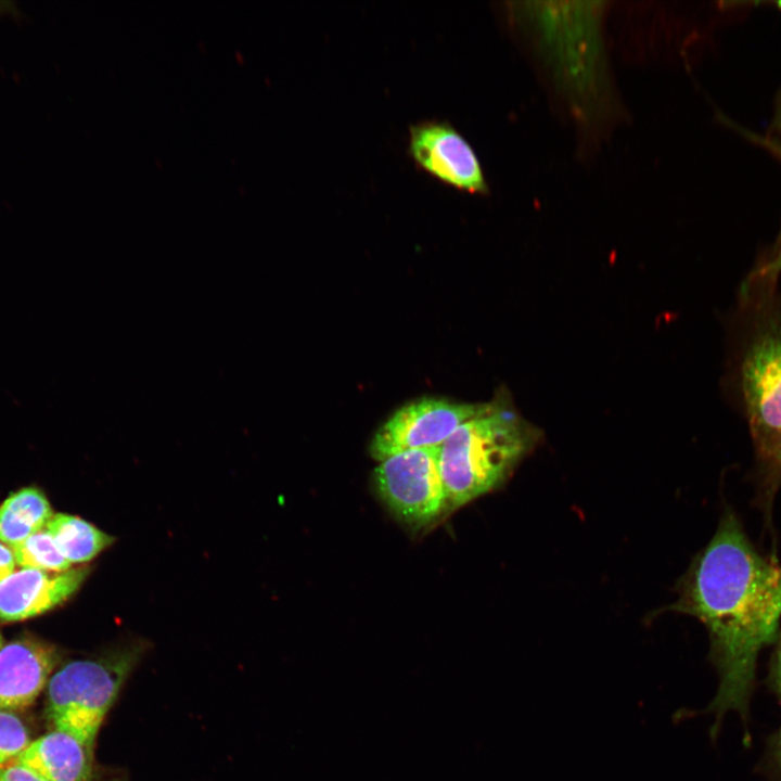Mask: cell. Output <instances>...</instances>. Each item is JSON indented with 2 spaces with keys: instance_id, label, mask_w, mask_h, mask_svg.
Returning a JSON list of instances; mask_svg holds the SVG:
<instances>
[{
  "instance_id": "24",
  "label": "cell",
  "mask_w": 781,
  "mask_h": 781,
  "mask_svg": "<svg viewBox=\"0 0 781 781\" xmlns=\"http://www.w3.org/2000/svg\"><path fill=\"white\" fill-rule=\"evenodd\" d=\"M4 644V639L2 637V633L0 632V650L3 648Z\"/></svg>"
},
{
  "instance_id": "8",
  "label": "cell",
  "mask_w": 781,
  "mask_h": 781,
  "mask_svg": "<svg viewBox=\"0 0 781 781\" xmlns=\"http://www.w3.org/2000/svg\"><path fill=\"white\" fill-rule=\"evenodd\" d=\"M408 133V155L419 169L460 192L488 193L477 154L452 124L426 119L411 124Z\"/></svg>"
},
{
  "instance_id": "16",
  "label": "cell",
  "mask_w": 781,
  "mask_h": 781,
  "mask_svg": "<svg viewBox=\"0 0 781 781\" xmlns=\"http://www.w3.org/2000/svg\"><path fill=\"white\" fill-rule=\"evenodd\" d=\"M760 473L761 498L770 505L781 485V433L772 440L756 449Z\"/></svg>"
},
{
  "instance_id": "1",
  "label": "cell",
  "mask_w": 781,
  "mask_h": 781,
  "mask_svg": "<svg viewBox=\"0 0 781 781\" xmlns=\"http://www.w3.org/2000/svg\"><path fill=\"white\" fill-rule=\"evenodd\" d=\"M670 609L707 629L720 678L709 706L717 721L731 710L744 719L758 654L778 638L781 568L757 551L730 509L681 580Z\"/></svg>"
},
{
  "instance_id": "5",
  "label": "cell",
  "mask_w": 781,
  "mask_h": 781,
  "mask_svg": "<svg viewBox=\"0 0 781 781\" xmlns=\"http://www.w3.org/2000/svg\"><path fill=\"white\" fill-rule=\"evenodd\" d=\"M439 448L404 451L381 461L374 470L377 495L389 511L406 524L425 526L447 511Z\"/></svg>"
},
{
  "instance_id": "3",
  "label": "cell",
  "mask_w": 781,
  "mask_h": 781,
  "mask_svg": "<svg viewBox=\"0 0 781 781\" xmlns=\"http://www.w3.org/2000/svg\"><path fill=\"white\" fill-rule=\"evenodd\" d=\"M601 2H529L518 10L566 93L585 108L603 88Z\"/></svg>"
},
{
  "instance_id": "10",
  "label": "cell",
  "mask_w": 781,
  "mask_h": 781,
  "mask_svg": "<svg viewBox=\"0 0 781 781\" xmlns=\"http://www.w3.org/2000/svg\"><path fill=\"white\" fill-rule=\"evenodd\" d=\"M59 658L54 646L34 637L4 644L0 650V710L16 712L31 705Z\"/></svg>"
},
{
  "instance_id": "25",
  "label": "cell",
  "mask_w": 781,
  "mask_h": 781,
  "mask_svg": "<svg viewBox=\"0 0 781 781\" xmlns=\"http://www.w3.org/2000/svg\"><path fill=\"white\" fill-rule=\"evenodd\" d=\"M776 5L781 10V1L776 2Z\"/></svg>"
},
{
  "instance_id": "19",
  "label": "cell",
  "mask_w": 781,
  "mask_h": 781,
  "mask_svg": "<svg viewBox=\"0 0 781 781\" xmlns=\"http://www.w3.org/2000/svg\"><path fill=\"white\" fill-rule=\"evenodd\" d=\"M16 565L12 549L0 542V582L15 571Z\"/></svg>"
},
{
  "instance_id": "15",
  "label": "cell",
  "mask_w": 781,
  "mask_h": 781,
  "mask_svg": "<svg viewBox=\"0 0 781 781\" xmlns=\"http://www.w3.org/2000/svg\"><path fill=\"white\" fill-rule=\"evenodd\" d=\"M30 741L24 721L14 712L0 710V770L11 764Z\"/></svg>"
},
{
  "instance_id": "7",
  "label": "cell",
  "mask_w": 781,
  "mask_h": 781,
  "mask_svg": "<svg viewBox=\"0 0 781 781\" xmlns=\"http://www.w3.org/2000/svg\"><path fill=\"white\" fill-rule=\"evenodd\" d=\"M482 405L427 397L411 401L375 432L370 454L381 462L404 451L440 447Z\"/></svg>"
},
{
  "instance_id": "2",
  "label": "cell",
  "mask_w": 781,
  "mask_h": 781,
  "mask_svg": "<svg viewBox=\"0 0 781 781\" xmlns=\"http://www.w3.org/2000/svg\"><path fill=\"white\" fill-rule=\"evenodd\" d=\"M540 438L539 428L521 415L507 390L483 402L439 448L447 511L500 486Z\"/></svg>"
},
{
  "instance_id": "14",
  "label": "cell",
  "mask_w": 781,
  "mask_h": 781,
  "mask_svg": "<svg viewBox=\"0 0 781 781\" xmlns=\"http://www.w3.org/2000/svg\"><path fill=\"white\" fill-rule=\"evenodd\" d=\"M11 549L16 564L22 568L50 572H64L72 568V563L60 552L53 538L44 528Z\"/></svg>"
},
{
  "instance_id": "13",
  "label": "cell",
  "mask_w": 781,
  "mask_h": 781,
  "mask_svg": "<svg viewBox=\"0 0 781 781\" xmlns=\"http://www.w3.org/2000/svg\"><path fill=\"white\" fill-rule=\"evenodd\" d=\"M44 529L72 564L92 560L115 540L91 523L64 513L53 514Z\"/></svg>"
},
{
  "instance_id": "23",
  "label": "cell",
  "mask_w": 781,
  "mask_h": 781,
  "mask_svg": "<svg viewBox=\"0 0 781 781\" xmlns=\"http://www.w3.org/2000/svg\"><path fill=\"white\" fill-rule=\"evenodd\" d=\"M777 125H778L779 129L781 130V99H780L779 108H778V113H777Z\"/></svg>"
},
{
  "instance_id": "6",
  "label": "cell",
  "mask_w": 781,
  "mask_h": 781,
  "mask_svg": "<svg viewBox=\"0 0 781 781\" xmlns=\"http://www.w3.org/2000/svg\"><path fill=\"white\" fill-rule=\"evenodd\" d=\"M741 392L756 449L781 433V316L760 318L741 362Z\"/></svg>"
},
{
  "instance_id": "4",
  "label": "cell",
  "mask_w": 781,
  "mask_h": 781,
  "mask_svg": "<svg viewBox=\"0 0 781 781\" xmlns=\"http://www.w3.org/2000/svg\"><path fill=\"white\" fill-rule=\"evenodd\" d=\"M143 650L141 643L129 642L97 658L68 662L55 671L47 684V717L53 730L93 748L104 718Z\"/></svg>"
},
{
  "instance_id": "9",
  "label": "cell",
  "mask_w": 781,
  "mask_h": 781,
  "mask_svg": "<svg viewBox=\"0 0 781 781\" xmlns=\"http://www.w3.org/2000/svg\"><path fill=\"white\" fill-rule=\"evenodd\" d=\"M89 574L86 565L64 572L14 571L0 582V622H20L53 610L67 601Z\"/></svg>"
},
{
  "instance_id": "22",
  "label": "cell",
  "mask_w": 781,
  "mask_h": 781,
  "mask_svg": "<svg viewBox=\"0 0 781 781\" xmlns=\"http://www.w3.org/2000/svg\"><path fill=\"white\" fill-rule=\"evenodd\" d=\"M774 758H776L778 766L781 769V730L776 740Z\"/></svg>"
},
{
  "instance_id": "11",
  "label": "cell",
  "mask_w": 781,
  "mask_h": 781,
  "mask_svg": "<svg viewBox=\"0 0 781 781\" xmlns=\"http://www.w3.org/2000/svg\"><path fill=\"white\" fill-rule=\"evenodd\" d=\"M20 765L44 781H91L93 748L59 730L31 740L11 763Z\"/></svg>"
},
{
  "instance_id": "21",
  "label": "cell",
  "mask_w": 781,
  "mask_h": 781,
  "mask_svg": "<svg viewBox=\"0 0 781 781\" xmlns=\"http://www.w3.org/2000/svg\"><path fill=\"white\" fill-rule=\"evenodd\" d=\"M23 15L18 4L14 1H0V17L20 18Z\"/></svg>"
},
{
  "instance_id": "17",
  "label": "cell",
  "mask_w": 781,
  "mask_h": 781,
  "mask_svg": "<svg viewBox=\"0 0 781 781\" xmlns=\"http://www.w3.org/2000/svg\"><path fill=\"white\" fill-rule=\"evenodd\" d=\"M781 156V144L770 142L768 144ZM781 273V243L777 253L773 257L766 263V265L759 270V277L761 280L772 282Z\"/></svg>"
},
{
  "instance_id": "20",
  "label": "cell",
  "mask_w": 781,
  "mask_h": 781,
  "mask_svg": "<svg viewBox=\"0 0 781 781\" xmlns=\"http://www.w3.org/2000/svg\"><path fill=\"white\" fill-rule=\"evenodd\" d=\"M771 671V678L774 689L781 697V635L779 637L778 645L776 649Z\"/></svg>"
},
{
  "instance_id": "12",
  "label": "cell",
  "mask_w": 781,
  "mask_h": 781,
  "mask_svg": "<svg viewBox=\"0 0 781 781\" xmlns=\"http://www.w3.org/2000/svg\"><path fill=\"white\" fill-rule=\"evenodd\" d=\"M52 515L48 499L38 488L15 491L0 505V542L15 547L43 529Z\"/></svg>"
},
{
  "instance_id": "18",
  "label": "cell",
  "mask_w": 781,
  "mask_h": 781,
  "mask_svg": "<svg viewBox=\"0 0 781 781\" xmlns=\"http://www.w3.org/2000/svg\"><path fill=\"white\" fill-rule=\"evenodd\" d=\"M0 781H44L28 769L16 765L9 764L0 770Z\"/></svg>"
}]
</instances>
